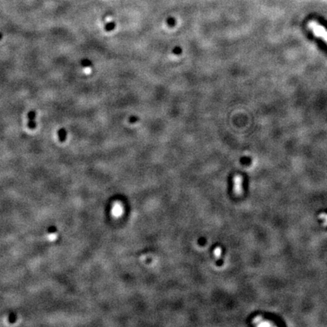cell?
<instances>
[{"label":"cell","mask_w":327,"mask_h":327,"mask_svg":"<svg viewBox=\"0 0 327 327\" xmlns=\"http://www.w3.org/2000/svg\"><path fill=\"white\" fill-rule=\"evenodd\" d=\"M81 64H82L83 67H89L90 65H92L91 62L88 59L82 60V61H81Z\"/></svg>","instance_id":"obj_7"},{"label":"cell","mask_w":327,"mask_h":327,"mask_svg":"<svg viewBox=\"0 0 327 327\" xmlns=\"http://www.w3.org/2000/svg\"><path fill=\"white\" fill-rule=\"evenodd\" d=\"M214 256H215L216 258H220V255H221V248H220V247H217V248L214 249Z\"/></svg>","instance_id":"obj_6"},{"label":"cell","mask_w":327,"mask_h":327,"mask_svg":"<svg viewBox=\"0 0 327 327\" xmlns=\"http://www.w3.org/2000/svg\"><path fill=\"white\" fill-rule=\"evenodd\" d=\"M2 33H0V40H2Z\"/></svg>","instance_id":"obj_9"},{"label":"cell","mask_w":327,"mask_h":327,"mask_svg":"<svg viewBox=\"0 0 327 327\" xmlns=\"http://www.w3.org/2000/svg\"><path fill=\"white\" fill-rule=\"evenodd\" d=\"M67 136H68V133H67V130L64 128H61L60 130H58V140L61 142H64L67 140Z\"/></svg>","instance_id":"obj_5"},{"label":"cell","mask_w":327,"mask_h":327,"mask_svg":"<svg viewBox=\"0 0 327 327\" xmlns=\"http://www.w3.org/2000/svg\"><path fill=\"white\" fill-rule=\"evenodd\" d=\"M36 113L34 110L30 111L27 114V127L30 130H35L36 128Z\"/></svg>","instance_id":"obj_4"},{"label":"cell","mask_w":327,"mask_h":327,"mask_svg":"<svg viewBox=\"0 0 327 327\" xmlns=\"http://www.w3.org/2000/svg\"><path fill=\"white\" fill-rule=\"evenodd\" d=\"M233 191L235 196L243 194V178L241 175H235L233 178Z\"/></svg>","instance_id":"obj_3"},{"label":"cell","mask_w":327,"mask_h":327,"mask_svg":"<svg viewBox=\"0 0 327 327\" xmlns=\"http://www.w3.org/2000/svg\"><path fill=\"white\" fill-rule=\"evenodd\" d=\"M114 27V24L113 23L108 24L106 25V26H105V29H106V30H111V29H112V28H113Z\"/></svg>","instance_id":"obj_8"},{"label":"cell","mask_w":327,"mask_h":327,"mask_svg":"<svg viewBox=\"0 0 327 327\" xmlns=\"http://www.w3.org/2000/svg\"><path fill=\"white\" fill-rule=\"evenodd\" d=\"M310 28L316 36L320 38L321 40H323L327 44V30L323 27L320 26L315 22H312L310 24Z\"/></svg>","instance_id":"obj_1"},{"label":"cell","mask_w":327,"mask_h":327,"mask_svg":"<svg viewBox=\"0 0 327 327\" xmlns=\"http://www.w3.org/2000/svg\"><path fill=\"white\" fill-rule=\"evenodd\" d=\"M124 214V206L120 201H116L112 204L111 214L115 219H119Z\"/></svg>","instance_id":"obj_2"}]
</instances>
